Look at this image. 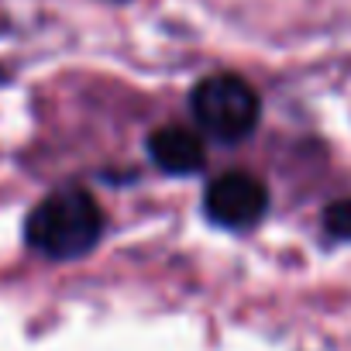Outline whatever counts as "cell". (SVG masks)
I'll use <instances>...</instances> for the list:
<instances>
[{"mask_svg":"<svg viewBox=\"0 0 351 351\" xmlns=\"http://www.w3.org/2000/svg\"><path fill=\"white\" fill-rule=\"evenodd\" d=\"M104 234V214L97 207V200L80 190H56L52 197H45L25 224V238L35 252L49 255V258H76L86 255Z\"/></svg>","mask_w":351,"mask_h":351,"instance_id":"1","label":"cell"},{"mask_svg":"<svg viewBox=\"0 0 351 351\" xmlns=\"http://www.w3.org/2000/svg\"><path fill=\"white\" fill-rule=\"evenodd\" d=\"M193 117L207 134L221 141H238L258 124V93L241 76H207L193 90Z\"/></svg>","mask_w":351,"mask_h":351,"instance_id":"2","label":"cell"},{"mask_svg":"<svg viewBox=\"0 0 351 351\" xmlns=\"http://www.w3.org/2000/svg\"><path fill=\"white\" fill-rule=\"evenodd\" d=\"M265 207L269 193L248 172H224L204 193V210L221 228H248L265 214Z\"/></svg>","mask_w":351,"mask_h":351,"instance_id":"3","label":"cell"},{"mask_svg":"<svg viewBox=\"0 0 351 351\" xmlns=\"http://www.w3.org/2000/svg\"><path fill=\"white\" fill-rule=\"evenodd\" d=\"M148 155H152V162H155L158 169H165V172H172V176L197 172V169L204 165V158H207L204 141H200L193 131L176 128V124L158 128V131L148 138Z\"/></svg>","mask_w":351,"mask_h":351,"instance_id":"4","label":"cell"},{"mask_svg":"<svg viewBox=\"0 0 351 351\" xmlns=\"http://www.w3.org/2000/svg\"><path fill=\"white\" fill-rule=\"evenodd\" d=\"M324 228H327L330 238H337V241H351V197L334 200V204L324 210Z\"/></svg>","mask_w":351,"mask_h":351,"instance_id":"5","label":"cell"},{"mask_svg":"<svg viewBox=\"0 0 351 351\" xmlns=\"http://www.w3.org/2000/svg\"><path fill=\"white\" fill-rule=\"evenodd\" d=\"M0 80H4V73H0Z\"/></svg>","mask_w":351,"mask_h":351,"instance_id":"6","label":"cell"}]
</instances>
